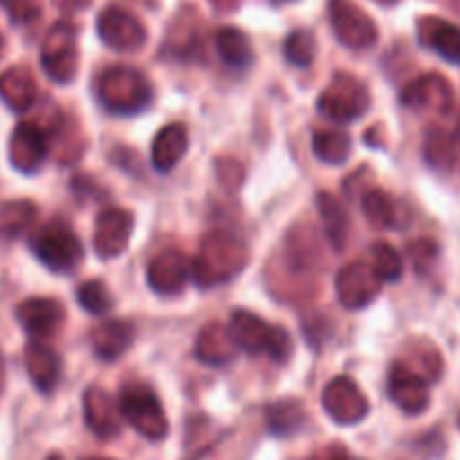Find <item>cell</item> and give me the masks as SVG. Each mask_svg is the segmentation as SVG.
<instances>
[{
	"label": "cell",
	"mask_w": 460,
	"mask_h": 460,
	"mask_svg": "<svg viewBox=\"0 0 460 460\" xmlns=\"http://www.w3.org/2000/svg\"><path fill=\"white\" fill-rule=\"evenodd\" d=\"M337 296L340 304L349 310L367 308L382 290V281L376 274L373 265L364 263V261H355L349 263L340 274H337Z\"/></svg>",
	"instance_id": "11"
},
{
	"label": "cell",
	"mask_w": 460,
	"mask_h": 460,
	"mask_svg": "<svg viewBox=\"0 0 460 460\" xmlns=\"http://www.w3.org/2000/svg\"><path fill=\"white\" fill-rule=\"evenodd\" d=\"M93 460H103V458H93Z\"/></svg>",
	"instance_id": "47"
},
{
	"label": "cell",
	"mask_w": 460,
	"mask_h": 460,
	"mask_svg": "<svg viewBox=\"0 0 460 460\" xmlns=\"http://www.w3.org/2000/svg\"><path fill=\"white\" fill-rule=\"evenodd\" d=\"M135 328L133 323L121 322V319H111V322L99 323L90 335V344L97 358L106 362H115L117 358L126 353L133 346Z\"/></svg>",
	"instance_id": "20"
},
{
	"label": "cell",
	"mask_w": 460,
	"mask_h": 460,
	"mask_svg": "<svg viewBox=\"0 0 460 460\" xmlns=\"http://www.w3.org/2000/svg\"><path fill=\"white\" fill-rule=\"evenodd\" d=\"M402 103L416 111L447 112L454 103L452 85L440 75H422L402 90Z\"/></svg>",
	"instance_id": "17"
},
{
	"label": "cell",
	"mask_w": 460,
	"mask_h": 460,
	"mask_svg": "<svg viewBox=\"0 0 460 460\" xmlns=\"http://www.w3.org/2000/svg\"><path fill=\"white\" fill-rule=\"evenodd\" d=\"M377 3H380V4H394V3H398V0H377Z\"/></svg>",
	"instance_id": "42"
},
{
	"label": "cell",
	"mask_w": 460,
	"mask_h": 460,
	"mask_svg": "<svg viewBox=\"0 0 460 460\" xmlns=\"http://www.w3.org/2000/svg\"><path fill=\"white\" fill-rule=\"evenodd\" d=\"M48 460H63L61 456H58V454H52V456H49Z\"/></svg>",
	"instance_id": "43"
},
{
	"label": "cell",
	"mask_w": 460,
	"mask_h": 460,
	"mask_svg": "<svg viewBox=\"0 0 460 460\" xmlns=\"http://www.w3.org/2000/svg\"><path fill=\"white\" fill-rule=\"evenodd\" d=\"M97 94L108 111L133 115L151 103L153 88L146 76L135 67L115 66L99 76Z\"/></svg>",
	"instance_id": "3"
},
{
	"label": "cell",
	"mask_w": 460,
	"mask_h": 460,
	"mask_svg": "<svg viewBox=\"0 0 460 460\" xmlns=\"http://www.w3.org/2000/svg\"><path fill=\"white\" fill-rule=\"evenodd\" d=\"M0 52H3V36H0Z\"/></svg>",
	"instance_id": "45"
},
{
	"label": "cell",
	"mask_w": 460,
	"mask_h": 460,
	"mask_svg": "<svg viewBox=\"0 0 460 460\" xmlns=\"http://www.w3.org/2000/svg\"><path fill=\"white\" fill-rule=\"evenodd\" d=\"M286 58L296 67H308L317 54V39L310 30H295L283 43Z\"/></svg>",
	"instance_id": "33"
},
{
	"label": "cell",
	"mask_w": 460,
	"mask_h": 460,
	"mask_svg": "<svg viewBox=\"0 0 460 460\" xmlns=\"http://www.w3.org/2000/svg\"><path fill=\"white\" fill-rule=\"evenodd\" d=\"M191 277V261L178 250H166L162 254H157L148 263L146 270L148 286L153 288V292H157L162 296H173L178 292H182Z\"/></svg>",
	"instance_id": "13"
},
{
	"label": "cell",
	"mask_w": 460,
	"mask_h": 460,
	"mask_svg": "<svg viewBox=\"0 0 460 460\" xmlns=\"http://www.w3.org/2000/svg\"><path fill=\"white\" fill-rule=\"evenodd\" d=\"M236 344H234L229 328L220 326V323H209L202 328V332L196 340V358L200 362L218 367V364L229 362L236 355Z\"/></svg>",
	"instance_id": "24"
},
{
	"label": "cell",
	"mask_w": 460,
	"mask_h": 460,
	"mask_svg": "<svg viewBox=\"0 0 460 460\" xmlns=\"http://www.w3.org/2000/svg\"><path fill=\"white\" fill-rule=\"evenodd\" d=\"M305 420V409L296 400H281L268 409L270 431L277 436H290L299 431Z\"/></svg>",
	"instance_id": "30"
},
{
	"label": "cell",
	"mask_w": 460,
	"mask_h": 460,
	"mask_svg": "<svg viewBox=\"0 0 460 460\" xmlns=\"http://www.w3.org/2000/svg\"><path fill=\"white\" fill-rule=\"evenodd\" d=\"M216 49H218L220 58L232 67H247L254 58L250 39L238 27H220L216 31Z\"/></svg>",
	"instance_id": "26"
},
{
	"label": "cell",
	"mask_w": 460,
	"mask_h": 460,
	"mask_svg": "<svg viewBox=\"0 0 460 460\" xmlns=\"http://www.w3.org/2000/svg\"><path fill=\"white\" fill-rule=\"evenodd\" d=\"M198 13L191 12L189 16V9H184L178 18H175L173 27L169 31V48L173 49L175 54H187L189 49H193L200 40L198 36Z\"/></svg>",
	"instance_id": "35"
},
{
	"label": "cell",
	"mask_w": 460,
	"mask_h": 460,
	"mask_svg": "<svg viewBox=\"0 0 460 460\" xmlns=\"http://www.w3.org/2000/svg\"><path fill=\"white\" fill-rule=\"evenodd\" d=\"M40 66L54 84H70L79 70V43L76 27L61 21L52 25L40 45Z\"/></svg>",
	"instance_id": "7"
},
{
	"label": "cell",
	"mask_w": 460,
	"mask_h": 460,
	"mask_svg": "<svg viewBox=\"0 0 460 460\" xmlns=\"http://www.w3.org/2000/svg\"><path fill=\"white\" fill-rule=\"evenodd\" d=\"M0 7L7 12V16L16 25H25V22L36 21L40 16L43 0H0Z\"/></svg>",
	"instance_id": "36"
},
{
	"label": "cell",
	"mask_w": 460,
	"mask_h": 460,
	"mask_svg": "<svg viewBox=\"0 0 460 460\" xmlns=\"http://www.w3.org/2000/svg\"><path fill=\"white\" fill-rule=\"evenodd\" d=\"M0 99L12 111H27L36 99V81L31 72L22 66L9 67L7 72H3L0 75Z\"/></svg>",
	"instance_id": "23"
},
{
	"label": "cell",
	"mask_w": 460,
	"mask_h": 460,
	"mask_svg": "<svg viewBox=\"0 0 460 460\" xmlns=\"http://www.w3.org/2000/svg\"><path fill=\"white\" fill-rule=\"evenodd\" d=\"M322 404L332 422L337 425H358L368 416V400L350 377L340 376L326 385L322 394Z\"/></svg>",
	"instance_id": "10"
},
{
	"label": "cell",
	"mask_w": 460,
	"mask_h": 460,
	"mask_svg": "<svg viewBox=\"0 0 460 460\" xmlns=\"http://www.w3.org/2000/svg\"><path fill=\"white\" fill-rule=\"evenodd\" d=\"M99 39L115 52L133 54L146 45V27L130 12L111 4L97 18Z\"/></svg>",
	"instance_id": "9"
},
{
	"label": "cell",
	"mask_w": 460,
	"mask_h": 460,
	"mask_svg": "<svg viewBox=\"0 0 460 460\" xmlns=\"http://www.w3.org/2000/svg\"><path fill=\"white\" fill-rule=\"evenodd\" d=\"M317 209L319 216H322L323 232H326V238L331 241V245L335 247L337 252L344 250L350 234V218L349 214H346L344 205H341L332 193L322 191L317 196Z\"/></svg>",
	"instance_id": "25"
},
{
	"label": "cell",
	"mask_w": 460,
	"mask_h": 460,
	"mask_svg": "<svg viewBox=\"0 0 460 460\" xmlns=\"http://www.w3.org/2000/svg\"><path fill=\"white\" fill-rule=\"evenodd\" d=\"M436 254H438V247H436L431 241H416L411 243V247H409V256H411L413 265H416L420 272L436 259Z\"/></svg>",
	"instance_id": "37"
},
{
	"label": "cell",
	"mask_w": 460,
	"mask_h": 460,
	"mask_svg": "<svg viewBox=\"0 0 460 460\" xmlns=\"http://www.w3.org/2000/svg\"><path fill=\"white\" fill-rule=\"evenodd\" d=\"M119 411L121 418L146 440L157 443L169 434V420H166L160 400L153 394L151 386L142 382H130L121 389Z\"/></svg>",
	"instance_id": "4"
},
{
	"label": "cell",
	"mask_w": 460,
	"mask_h": 460,
	"mask_svg": "<svg viewBox=\"0 0 460 460\" xmlns=\"http://www.w3.org/2000/svg\"><path fill=\"white\" fill-rule=\"evenodd\" d=\"M135 218L130 211L126 209H112L102 211L97 216V225H94V252L99 259H117L124 254L128 247L130 236H133Z\"/></svg>",
	"instance_id": "12"
},
{
	"label": "cell",
	"mask_w": 460,
	"mask_h": 460,
	"mask_svg": "<svg viewBox=\"0 0 460 460\" xmlns=\"http://www.w3.org/2000/svg\"><path fill=\"white\" fill-rule=\"evenodd\" d=\"M418 39L425 48L434 49L443 58L460 63V27L436 16H425L418 21Z\"/></svg>",
	"instance_id": "19"
},
{
	"label": "cell",
	"mask_w": 460,
	"mask_h": 460,
	"mask_svg": "<svg viewBox=\"0 0 460 460\" xmlns=\"http://www.w3.org/2000/svg\"><path fill=\"white\" fill-rule=\"evenodd\" d=\"M350 137L344 130H317L313 135V151L326 164H344L350 155Z\"/></svg>",
	"instance_id": "27"
},
{
	"label": "cell",
	"mask_w": 460,
	"mask_h": 460,
	"mask_svg": "<svg viewBox=\"0 0 460 460\" xmlns=\"http://www.w3.org/2000/svg\"><path fill=\"white\" fill-rule=\"evenodd\" d=\"M250 261L245 241L232 232H211L202 238L198 256L193 259V281L200 288L220 286L243 272Z\"/></svg>",
	"instance_id": "1"
},
{
	"label": "cell",
	"mask_w": 460,
	"mask_h": 460,
	"mask_svg": "<svg viewBox=\"0 0 460 460\" xmlns=\"http://www.w3.org/2000/svg\"><path fill=\"white\" fill-rule=\"evenodd\" d=\"M189 148V133L182 124H166L153 142V166L160 173H169L184 157Z\"/></svg>",
	"instance_id": "22"
},
{
	"label": "cell",
	"mask_w": 460,
	"mask_h": 460,
	"mask_svg": "<svg viewBox=\"0 0 460 460\" xmlns=\"http://www.w3.org/2000/svg\"><path fill=\"white\" fill-rule=\"evenodd\" d=\"M368 106H371V94H368L367 85L344 72L332 76L328 88L319 97V112L335 124H349V121L359 119L362 115H367Z\"/></svg>",
	"instance_id": "6"
},
{
	"label": "cell",
	"mask_w": 460,
	"mask_h": 460,
	"mask_svg": "<svg viewBox=\"0 0 460 460\" xmlns=\"http://www.w3.org/2000/svg\"><path fill=\"white\" fill-rule=\"evenodd\" d=\"M458 142H460V121H458Z\"/></svg>",
	"instance_id": "46"
},
{
	"label": "cell",
	"mask_w": 460,
	"mask_h": 460,
	"mask_svg": "<svg viewBox=\"0 0 460 460\" xmlns=\"http://www.w3.org/2000/svg\"><path fill=\"white\" fill-rule=\"evenodd\" d=\"M425 157L434 169L438 171H449L456 162V146H454V139L449 137L445 130L436 128L427 135L425 142Z\"/></svg>",
	"instance_id": "31"
},
{
	"label": "cell",
	"mask_w": 460,
	"mask_h": 460,
	"mask_svg": "<svg viewBox=\"0 0 460 460\" xmlns=\"http://www.w3.org/2000/svg\"><path fill=\"white\" fill-rule=\"evenodd\" d=\"M229 335L236 349L252 355H268L274 362H286L292 353V340L283 328L263 322L259 314L236 310L229 319Z\"/></svg>",
	"instance_id": "2"
},
{
	"label": "cell",
	"mask_w": 460,
	"mask_h": 460,
	"mask_svg": "<svg viewBox=\"0 0 460 460\" xmlns=\"http://www.w3.org/2000/svg\"><path fill=\"white\" fill-rule=\"evenodd\" d=\"M371 265L382 283L398 281L404 272L402 256H400L398 250L391 247L389 243H376V245L371 247Z\"/></svg>",
	"instance_id": "32"
},
{
	"label": "cell",
	"mask_w": 460,
	"mask_h": 460,
	"mask_svg": "<svg viewBox=\"0 0 460 460\" xmlns=\"http://www.w3.org/2000/svg\"><path fill=\"white\" fill-rule=\"evenodd\" d=\"M362 209L368 223L377 229H389L398 225V209L395 202L382 189H368L362 198Z\"/></svg>",
	"instance_id": "28"
},
{
	"label": "cell",
	"mask_w": 460,
	"mask_h": 460,
	"mask_svg": "<svg viewBox=\"0 0 460 460\" xmlns=\"http://www.w3.org/2000/svg\"><path fill=\"white\" fill-rule=\"evenodd\" d=\"M31 252L48 270L58 274L75 272L84 261V245L61 220H52L31 238Z\"/></svg>",
	"instance_id": "5"
},
{
	"label": "cell",
	"mask_w": 460,
	"mask_h": 460,
	"mask_svg": "<svg viewBox=\"0 0 460 460\" xmlns=\"http://www.w3.org/2000/svg\"><path fill=\"white\" fill-rule=\"evenodd\" d=\"M274 3H290V0H274Z\"/></svg>",
	"instance_id": "44"
},
{
	"label": "cell",
	"mask_w": 460,
	"mask_h": 460,
	"mask_svg": "<svg viewBox=\"0 0 460 460\" xmlns=\"http://www.w3.org/2000/svg\"><path fill=\"white\" fill-rule=\"evenodd\" d=\"M36 205L30 200L4 202L0 207V236L16 238L34 223Z\"/></svg>",
	"instance_id": "29"
},
{
	"label": "cell",
	"mask_w": 460,
	"mask_h": 460,
	"mask_svg": "<svg viewBox=\"0 0 460 460\" xmlns=\"http://www.w3.org/2000/svg\"><path fill=\"white\" fill-rule=\"evenodd\" d=\"M48 155V137L43 130L34 124H18L9 139V160L12 166L21 173L31 175L40 169Z\"/></svg>",
	"instance_id": "15"
},
{
	"label": "cell",
	"mask_w": 460,
	"mask_h": 460,
	"mask_svg": "<svg viewBox=\"0 0 460 460\" xmlns=\"http://www.w3.org/2000/svg\"><path fill=\"white\" fill-rule=\"evenodd\" d=\"M389 398L394 400L395 407L402 409L404 413H418L425 411L429 407V389H427V380L418 376L409 364L395 362L389 373Z\"/></svg>",
	"instance_id": "14"
},
{
	"label": "cell",
	"mask_w": 460,
	"mask_h": 460,
	"mask_svg": "<svg viewBox=\"0 0 460 460\" xmlns=\"http://www.w3.org/2000/svg\"><path fill=\"white\" fill-rule=\"evenodd\" d=\"M218 12H234L241 4V0H209Z\"/></svg>",
	"instance_id": "40"
},
{
	"label": "cell",
	"mask_w": 460,
	"mask_h": 460,
	"mask_svg": "<svg viewBox=\"0 0 460 460\" xmlns=\"http://www.w3.org/2000/svg\"><path fill=\"white\" fill-rule=\"evenodd\" d=\"M93 3V0H54V4H57L61 12H81V9H85L88 4Z\"/></svg>",
	"instance_id": "39"
},
{
	"label": "cell",
	"mask_w": 460,
	"mask_h": 460,
	"mask_svg": "<svg viewBox=\"0 0 460 460\" xmlns=\"http://www.w3.org/2000/svg\"><path fill=\"white\" fill-rule=\"evenodd\" d=\"M308 460H349V452L341 445H328V447L317 449Z\"/></svg>",
	"instance_id": "38"
},
{
	"label": "cell",
	"mask_w": 460,
	"mask_h": 460,
	"mask_svg": "<svg viewBox=\"0 0 460 460\" xmlns=\"http://www.w3.org/2000/svg\"><path fill=\"white\" fill-rule=\"evenodd\" d=\"M76 299H79L81 308L90 314H106L112 308L115 299H112L111 290L106 288V283L99 281V279H90V281L81 283L79 290H76Z\"/></svg>",
	"instance_id": "34"
},
{
	"label": "cell",
	"mask_w": 460,
	"mask_h": 460,
	"mask_svg": "<svg viewBox=\"0 0 460 460\" xmlns=\"http://www.w3.org/2000/svg\"><path fill=\"white\" fill-rule=\"evenodd\" d=\"M328 18L340 43L350 49H368L377 40V25L353 0H328Z\"/></svg>",
	"instance_id": "8"
},
{
	"label": "cell",
	"mask_w": 460,
	"mask_h": 460,
	"mask_svg": "<svg viewBox=\"0 0 460 460\" xmlns=\"http://www.w3.org/2000/svg\"><path fill=\"white\" fill-rule=\"evenodd\" d=\"M84 418L94 436L108 440L121 429V411L111 395L99 386H90L84 394Z\"/></svg>",
	"instance_id": "18"
},
{
	"label": "cell",
	"mask_w": 460,
	"mask_h": 460,
	"mask_svg": "<svg viewBox=\"0 0 460 460\" xmlns=\"http://www.w3.org/2000/svg\"><path fill=\"white\" fill-rule=\"evenodd\" d=\"M16 319L25 328L27 335H31L34 340H43V337H49L61 328L66 310L57 299L34 296V299H27L18 305Z\"/></svg>",
	"instance_id": "16"
},
{
	"label": "cell",
	"mask_w": 460,
	"mask_h": 460,
	"mask_svg": "<svg viewBox=\"0 0 460 460\" xmlns=\"http://www.w3.org/2000/svg\"><path fill=\"white\" fill-rule=\"evenodd\" d=\"M443 3H447L449 7L454 9V12H458V13H460V0H443Z\"/></svg>",
	"instance_id": "41"
},
{
	"label": "cell",
	"mask_w": 460,
	"mask_h": 460,
	"mask_svg": "<svg viewBox=\"0 0 460 460\" xmlns=\"http://www.w3.org/2000/svg\"><path fill=\"white\" fill-rule=\"evenodd\" d=\"M25 368L40 394H52L61 377V359L49 346L31 341L25 350Z\"/></svg>",
	"instance_id": "21"
}]
</instances>
